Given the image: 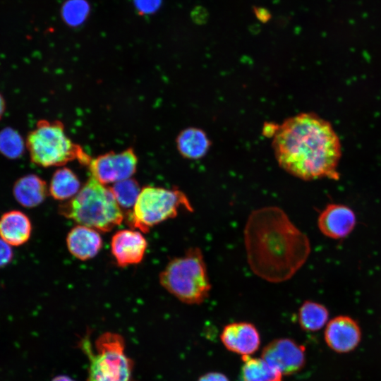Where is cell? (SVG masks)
<instances>
[{"instance_id":"cell-1","label":"cell","mask_w":381,"mask_h":381,"mask_svg":"<svg viewBox=\"0 0 381 381\" xmlns=\"http://www.w3.org/2000/svg\"><path fill=\"white\" fill-rule=\"evenodd\" d=\"M246 258L252 272L272 283L290 279L306 263L311 247L308 236L280 207L253 211L244 228Z\"/></svg>"},{"instance_id":"cell-2","label":"cell","mask_w":381,"mask_h":381,"mask_svg":"<svg viewBox=\"0 0 381 381\" xmlns=\"http://www.w3.org/2000/svg\"><path fill=\"white\" fill-rule=\"evenodd\" d=\"M272 145L280 167L297 178H338L339 138L328 121L313 113L284 121L274 133Z\"/></svg>"},{"instance_id":"cell-3","label":"cell","mask_w":381,"mask_h":381,"mask_svg":"<svg viewBox=\"0 0 381 381\" xmlns=\"http://www.w3.org/2000/svg\"><path fill=\"white\" fill-rule=\"evenodd\" d=\"M59 213L80 225L103 232L119 226L125 217L110 187L92 176L73 198L59 205Z\"/></svg>"},{"instance_id":"cell-4","label":"cell","mask_w":381,"mask_h":381,"mask_svg":"<svg viewBox=\"0 0 381 381\" xmlns=\"http://www.w3.org/2000/svg\"><path fill=\"white\" fill-rule=\"evenodd\" d=\"M162 286L182 303L199 305L211 290L207 266L198 247L188 248L171 259L159 274Z\"/></svg>"},{"instance_id":"cell-5","label":"cell","mask_w":381,"mask_h":381,"mask_svg":"<svg viewBox=\"0 0 381 381\" xmlns=\"http://www.w3.org/2000/svg\"><path fill=\"white\" fill-rule=\"evenodd\" d=\"M25 145L32 162L42 167L63 166L75 159L88 166L92 159L67 136L60 121H38L28 134Z\"/></svg>"},{"instance_id":"cell-6","label":"cell","mask_w":381,"mask_h":381,"mask_svg":"<svg viewBox=\"0 0 381 381\" xmlns=\"http://www.w3.org/2000/svg\"><path fill=\"white\" fill-rule=\"evenodd\" d=\"M122 336L114 332L101 334L92 351L89 337L80 342L90 365L86 381H133V362L125 353Z\"/></svg>"},{"instance_id":"cell-7","label":"cell","mask_w":381,"mask_h":381,"mask_svg":"<svg viewBox=\"0 0 381 381\" xmlns=\"http://www.w3.org/2000/svg\"><path fill=\"white\" fill-rule=\"evenodd\" d=\"M182 209L194 211L189 199L181 190L145 186L128 215V222L132 228L147 232L151 227L176 217Z\"/></svg>"},{"instance_id":"cell-8","label":"cell","mask_w":381,"mask_h":381,"mask_svg":"<svg viewBox=\"0 0 381 381\" xmlns=\"http://www.w3.org/2000/svg\"><path fill=\"white\" fill-rule=\"evenodd\" d=\"M138 157L132 148L121 152H109L92 159L88 167L91 176L104 185L132 177L135 173Z\"/></svg>"},{"instance_id":"cell-9","label":"cell","mask_w":381,"mask_h":381,"mask_svg":"<svg viewBox=\"0 0 381 381\" xmlns=\"http://www.w3.org/2000/svg\"><path fill=\"white\" fill-rule=\"evenodd\" d=\"M262 358L277 369L282 375H289L303 368L306 349L291 339H277L265 346Z\"/></svg>"},{"instance_id":"cell-10","label":"cell","mask_w":381,"mask_h":381,"mask_svg":"<svg viewBox=\"0 0 381 381\" xmlns=\"http://www.w3.org/2000/svg\"><path fill=\"white\" fill-rule=\"evenodd\" d=\"M147 247V241L141 231L135 229L119 230L111 240V254L121 267L140 263Z\"/></svg>"},{"instance_id":"cell-11","label":"cell","mask_w":381,"mask_h":381,"mask_svg":"<svg viewBox=\"0 0 381 381\" xmlns=\"http://www.w3.org/2000/svg\"><path fill=\"white\" fill-rule=\"evenodd\" d=\"M361 339V330L358 322L346 315L337 316L326 325L325 340L327 346L337 353H349L354 350Z\"/></svg>"},{"instance_id":"cell-12","label":"cell","mask_w":381,"mask_h":381,"mask_svg":"<svg viewBox=\"0 0 381 381\" xmlns=\"http://www.w3.org/2000/svg\"><path fill=\"white\" fill-rule=\"evenodd\" d=\"M356 223L354 212L342 204L327 205L318 218L319 230L325 236L332 239H341L351 233Z\"/></svg>"},{"instance_id":"cell-13","label":"cell","mask_w":381,"mask_h":381,"mask_svg":"<svg viewBox=\"0 0 381 381\" xmlns=\"http://www.w3.org/2000/svg\"><path fill=\"white\" fill-rule=\"evenodd\" d=\"M224 346L229 351L250 356L260 344V334L254 325L247 322H233L226 325L220 335Z\"/></svg>"},{"instance_id":"cell-14","label":"cell","mask_w":381,"mask_h":381,"mask_svg":"<svg viewBox=\"0 0 381 381\" xmlns=\"http://www.w3.org/2000/svg\"><path fill=\"white\" fill-rule=\"evenodd\" d=\"M66 241L70 253L80 260L94 258L102 246L98 231L80 224L70 230Z\"/></svg>"},{"instance_id":"cell-15","label":"cell","mask_w":381,"mask_h":381,"mask_svg":"<svg viewBox=\"0 0 381 381\" xmlns=\"http://www.w3.org/2000/svg\"><path fill=\"white\" fill-rule=\"evenodd\" d=\"M32 223L20 210H10L0 217V238L13 246H20L30 239Z\"/></svg>"},{"instance_id":"cell-16","label":"cell","mask_w":381,"mask_h":381,"mask_svg":"<svg viewBox=\"0 0 381 381\" xmlns=\"http://www.w3.org/2000/svg\"><path fill=\"white\" fill-rule=\"evenodd\" d=\"M49 188L47 183L36 174H27L14 183L13 194L23 207L32 208L40 205L47 198Z\"/></svg>"},{"instance_id":"cell-17","label":"cell","mask_w":381,"mask_h":381,"mask_svg":"<svg viewBox=\"0 0 381 381\" xmlns=\"http://www.w3.org/2000/svg\"><path fill=\"white\" fill-rule=\"evenodd\" d=\"M211 142L202 130L190 127L183 130L177 136L176 146L179 153L189 159H198L208 152Z\"/></svg>"},{"instance_id":"cell-18","label":"cell","mask_w":381,"mask_h":381,"mask_svg":"<svg viewBox=\"0 0 381 381\" xmlns=\"http://www.w3.org/2000/svg\"><path fill=\"white\" fill-rule=\"evenodd\" d=\"M77 175L69 168L58 169L53 174L49 186V193L55 200L66 201L73 198L80 190Z\"/></svg>"},{"instance_id":"cell-19","label":"cell","mask_w":381,"mask_h":381,"mask_svg":"<svg viewBox=\"0 0 381 381\" xmlns=\"http://www.w3.org/2000/svg\"><path fill=\"white\" fill-rule=\"evenodd\" d=\"M243 381H282V374L263 358L243 356Z\"/></svg>"},{"instance_id":"cell-20","label":"cell","mask_w":381,"mask_h":381,"mask_svg":"<svg viewBox=\"0 0 381 381\" xmlns=\"http://www.w3.org/2000/svg\"><path fill=\"white\" fill-rule=\"evenodd\" d=\"M298 319L299 325L303 330L316 332L327 324L329 311L322 304L306 301L298 310Z\"/></svg>"},{"instance_id":"cell-21","label":"cell","mask_w":381,"mask_h":381,"mask_svg":"<svg viewBox=\"0 0 381 381\" xmlns=\"http://www.w3.org/2000/svg\"><path fill=\"white\" fill-rule=\"evenodd\" d=\"M26 147L20 134L11 127L0 131V154L10 159L20 158Z\"/></svg>"},{"instance_id":"cell-22","label":"cell","mask_w":381,"mask_h":381,"mask_svg":"<svg viewBox=\"0 0 381 381\" xmlns=\"http://www.w3.org/2000/svg\"><path fill=\"white\" fill-rule=\"evenodd\" d=\"M110 189L121 209L133 207L141 189L133 179H125L113 183Z\"/></svg>"},{"instance_id":"cell-23","label":"cell","mask_w":381,"mask_h":381,"mask_svg":"<svg viewBox=\"0 0 381 381\" xmlns=\"http://www.w3.org/2000/svg\"><path fill=\"white\" fill-rule=\"evenodd\" d=\"M89 12L88 4L85 0H69L62 7L64 20L70 25H78L86 18Z\"/></svg>"},{"instance_id":"cell-24","label":"cell","mask_w":381,"mask_h":381,"mask_svg":"<svg viewBox=\"0 0 381 381\" xmlns=\"http://www.w3.org/2000/svg\"><path fill=\"white\" fill-rule=\"evenodd\" d=\"M13 258V253L11 246L0 238V268L8 265Z\"/></svg>"},{"instance_id":"cell-25","label":"cell","mask_w":381,"mask_h":381,"mask_svg":"<svg viewBox=\"0 0 381 381\" xmlns=\"http://www.w3.org/2000/svg\"><path fill=\"white\" fill-rule=\"evenodd\" d=\"M134 2L139 11L148 14L159 8L161 0H134Z\"/></svg>"},{"instance_id":"cell-26","label":"cell","mask_w":381,"mask_h":381,"mask_svg":"<svg viewBox=\"0 0 381 381\" xmlns=\"http://www.w3.org/2000/svg\"><path fill=\"white\" fill-rule=\"evenodd\" d=\"M198 381H229V380L222 373L210 372L201 376Z\"/></svg>"},{"instance_id":"cell-27","label":"cell","mask_w":381,"mask_h":381,"mask_svg":"<svg viewBox=\"0 0 381 381\" xmlns=\"http://www.w3.org/2000/svg\"><path fill=\"white\" fill-rule=\"evenodd\" d=\"M256 14L260 20H263L268 19V12L265 9H258Z\"/></svg>"},{"instance_id":"cell-28","label":"cell","mask_w":381,"mask_h":381,"mask_svg":"<svg viewBox=\"0 0 381 381\" xmlns=\"http://www.w3.org/2000/svg\"><path fill=\"white\" fill-rule=\"evenodd\" d=\"M6 109V102L4 97L0 94V120L2 118Z\"/></svg>"},{"instance_id":"cell-29","label":"cell","mask_w":381,"mask_h":381,"mask_svg":"<svg viewBox=\"0 0 381 381\" xmlns=\"http://www.w3.org/2000/svg\"><path fill=\"white\" fill-rule=\"evenodd\" d=\"M52 381H75L66 375H59L55 377Z\"/></svg>"}]
</instances>
